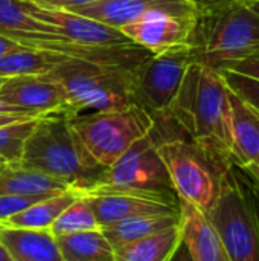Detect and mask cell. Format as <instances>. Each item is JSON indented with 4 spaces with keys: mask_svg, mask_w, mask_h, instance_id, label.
Listing matches in <instances>:
<instances>
[{
    "mask_svg": "<svg viewBox=\"0 0 259 261\" xmlns=\"http://www.w3.org/2000/svg\"><path fill=\"white\" fill-rule=\"evenodd\" d=\"M92 193H127L180 203L168 170L157 153V138L153 128L105 170L98 185L82 194Z\"/></svg>",
    "mask_w": 259,
    "mask_h": 261,
    "instance_id": "obj_6",
    "label": "cell"
},
{
    "mask_svg": "<svg viewBox=\"0 0 259 261\" xmlns=\"http://www.w3.org/2000/svg\"><path fill=\"white\" fill-rule=\"evenodd\" d=\"M56 243L63 261H114V249L101 229L61 236Z\"/></svg>",
    "mask_w": 259,
    "mask_h": 261,
    "instance_id": "obj_22",
    "label": "cell"
},
{
    "mask_svg": "<svg viewBox=\"0 0 259 261\" xmlns=\"http://www.w3.org/2000/svg\"><path fill=\"white\" fill-rule=\"evenodd\" d=\"M0 99L21 109L34 118L67 113L63 89L43 75H21L6 78L0 86Z\"/></svg>",
    "mask_w": 259,
    "mask_h": 261,
    "instance_id": "obj_13",
    "label": "cell"
},
{
    "mask_svg": "<svg viewBox=\"0 0 259 261\" xmlns=\"http://www.w3.org/2000/svg\"><path fill=\"white\" fill-rule=\"evenodd\" d=\"M169 261H192V257H191V254H189L186 245L183 243V240H182V243L177 246L176 252L172 254V257L169 258Z\"/></svg>",
    "mask_w": 259,
    "mask_h": 261,
    "instance_id": "obj_33",
    "label": "cell"
},
{
    "mask_svg": "<svg viewBox=\"0 0 259 261\" xmlns=\"http://www.w3.org/2000/svg\"><path fill=\"white\" fill-rule=\"evenodd\" d=\"M5 81H6V78H0V86H2V84H3Z\"/></svg>",
    "mask_w": 259,
    "mask_h": 261,
    "instance_id": "obj_38",
    "label": "cell"
},
{
    "mask_svg": "<svg viewBox=\"0 0 259 261\" xmlns=\"http://www.w3.org/2000/svg\"><path fill=\"white\" fill-rule=\"evenodd\" d=\"M0 261H12V258L9 257V254H8V251H6V248L3 246L2 242H0Z\"/></svg>",
    "mask_w": 259,
    "mask_h": 261,
    "instance_id": "obj_36",
    "label": "cell"
},
{
    "mask_svg": "<svg viewBox=\"0 0 259 261\" xmlns=\"http://www.w3.org/2000/svg\"><path fill=\"white\" fill-rule=\"evenodd\" d=\"M66 60L67 57L64 55L21 46L0 57V78L41 75L55 69Z\"/></svg>",
    "mask_w": 259,
    "mask_h": 261,
    "instance_id": "obj_23",
    "label": "cell"
},
{
    "mask_svg": "<svg viewBox=\"0 0 259 261\" xmlns=\"http://www.w3.org/2000/svg\"><path fill=\"white\" fill-rule=\"evenodd\" d=\"M217 70L220 72V75L223 76L224 83L231 90H234L237 95H240L244 101H247L259 112V80L226 69Z\"/></svg>",
    "mask_w": 259,
    "mask_h": 261,
    "instance_id": "obj_26",
    "label": "cell"
},
{
    "mask_svg": "<svg viewBox=\"0 0 259 261\" xmlns=\"http://www.w3.org/2000/svg\"><path fill=\"white\" fill-rule=\"evenodd\" d=\"M55 196V194H53ZM50 196H27V197H18V196H0V223L6 220L8 217L26 210L27 206L46 199Z\"/></svg>",
    "mask_w": 259,
    "mask_h": 261,
    "instance_id": "obj_27",
    "label": "cell"
},
{
    "mask_svg": "<svg viewBox=\"0 0 259 261\" xmlns=\"http://www.w3.org/2000/svg\"><path fill=\"white\" fill-rule=\"evenodd\" d=\"M189 2L194 5L197 14L217 11V9H223V8L235 6V5H243V3L259 6V0H189Z\"/></svg>",
    "mask_w": 259,
    "mask_h": 261,
    "instance_id": "obj_29",
    "label": "cell"
},
{
    "mask_svg": "<svg viewBox=\"0 0 259 261\" xmlns=\"http://www.w3.org/2000/svg\"><path fill=\"white\" fill-rule=\"evenodd\" d=\"M41 75L63 89L70 118L81 115L84 110L104 112L134 106L131 69L127 67L67 58Z\"/></svg>",
    "mask_w": 259,
    "mask_h": 261,
    "instance_id": "obj_4",
    "label": "cell"
},
{
    "mask_svg": "<svg viewBox=\"0 0 259 261\" xmlns=\"http://www.w3.org/2000/svg\"><path fill=\"white\" fill-rule=\"evenodd\" d=\"M180 231L192 261H231L208 216L180 200Z\"/></svg>",
    "mask_w": 259,
    "mask_h": 261,
    "instance_id": "obj_16",
    "label": "cell"
},
{
    "mask_svg": "<svg viewBox=\"0 0 259 261\" xmlns=\"http://www.w3.org/2000/svg\"><path fill=\"white\" fill-rule=\"evenodd\" d=\"M72 187L56 177L20 164H6L0 168V196H53Z\"/></svg>",
    "mask_w": 259,
    "mask_h": 261,
    "instance_id": "obj_18",
    "label": "cell"
},
{
    "mask_svg": "<svg viewBox=\"0 0 259 261\" xmlns=\"http://www.w3.org/2000/svg\"><path fill=\"white\" fill-rule=\"evenodd\" d=\"M101 229L96 217L87 202V199L81 194L75 202H72L52 223L49 231L55 237L85 232V231H96Z\"/></svg>",
    "mask_w": 259,
    "mask_h": 261,
    "instance_id": "obj_24",
    "label": "cell"
},
{
    "mask_svg": "<svg viewBox=\"0 0 259 261\" xmlns=\"http://www.w3.org/2000/svg\"><path fill=\"white\" fill-rule=\"evenodd\" d=\"M214 69H226V70H232V72L243 73V75H247V76L259 80V58L232 60V61L221 63Z\"/></svg>",
    "mask_w": 259,
    "mask_h": 261,
    "instance_id": "obj_28",
    "label": "cell"
},
{
    "mask_svg": "<svg viewBox=\"0 0 259 261\" xmlns=\"http://www.w3.org/2000/svg\"><path fill=\"white\" fill-rule=\"evenodd\" d=\"M192 61L189 50L150 54L131 69L134 106L148 115H166L179 93L186 69Z\"/></svg>",
    "mask_w": 259,
    "mask_h": 261,
    "instance_id": "obj_9",
    "label": "cell"
},
{
    "mask_svg": "<svg viewBox=\"0 0 259 261\" xmlns=\"http://www.w3.org/2000/svg\"><path fill=\"white\" fill-rule=\"evenodd\" d=\"M153 119L157 153L168 170L179 200L191 203L208 216L218 200L232 162L212 154L186 136L174 135V122L168 115Z\"/></svg>",
    "mask_w": 259,
    "mask_h": 261,
    "instance_id": "obj_2",
    "label": "cell"
},
{
    "mask_svg": "<svg viewBox=\"0 0 259 261\" xmlns=\"http://www.w3.org/2000/svg\"><path fill=\"white\" fill-rule=\"evenodd\" d=\"M35 5L43 8H52V9H69L75 6H84L90 5L99 0H32Z\"/></svg>",
    "mask_w": 259,
    "mask_h": 261,
    "instance_id": "obj_30",
    "label": "cell"
},
{
    "mask_svg": "<svg viewBox=\"0 0 259 261\" xmlns=\"http://www.w3.org/2000/svg\"><path fill=\"white\" fill-rule=\"evenodd\" d=\"M82 193L70 188L55 196L46 197L26 210L8 217L0 225L9 228H23V229H49L56 217L72 203L75 202Z\"/></svg>",
    "mask_w": 259,
    "mask_h": 261,
    "instance_id": "obj_20",
    "label": "cell"
},
{
    "mask_svg": "<svg viewBox=\"0 0 259 261\" xmlns=\"http://www.w3.org/2000/svg\"><path fill=\"white\" fill-rule=\"evenodd\" d=\"M229 99L232 127L231 162L238 168L247 170L259 165V112L231 89Z\"/></svg>",
    "mask_w": 259,
    "mask_h": 261,
    "instance_id": "obj_15",
    "label": "cell"
},
{
    "mask_svg": "<svg viewBox=\"0 0 259 261\" xmlns=\"http://www.w3.org/2000/svg\"><path fill=\"white\" fill-rule=\"evenodd\" d=\"M66 11L89 17L118 29L153 12L197 15V11L189 0H99L90 5L69 8Z\"/></svg>",
    "mask_w": 259,
    "mask_h": 261,
    "instance_id": "obj_11",
    "label": "cell"
},
{
    "mask_svg": "<svg viewBox=\"0 0 259 261\" xmlns=\"http://www.w3.org/2000/svg\"><path fill=\"white\" fill-rule=\"evenodd\" d=\"M244 171V170H243ZM246 174V184H247V190H249V196L252 199V205H253V211H255V216H256V222H258L259 226V185L244 171Z\"/></svg>",
    "mask_w": 259,
    "mask_h": 261,
    "instance_id": "obj_31",
    "label": "cell"
},
{
    "mask_svg": "<svg viewBox=\"0 0 259 261\" xmlns=\"http://www.w3.org/2000/svg\"><path fill=\"white\" fill-rule=\"evenodd\" d=\"M38 118L23 119L0 125V158L8 164H18L23 154V147L35 127Z\"/></svg>",
    "mask_w": 259,
    "mask_h": 261,
    "instance_id": "obj_25",
    "label": "cell"
},
{
    "mask_svg": "<svg viewBox=\"0 0 259 261\" xmlns=\"http://www.w3.org/2000/svg\"><path fill=\"white\" fill-rule=\"evenodd\" d=\"M18 164L56 177L81 193L98 185L107 170L89 154L72 128L70 116L64 113L37 119Z\"/></svg>",
    "mask_w": 259,
    "mask_h": 261,
    "instance_id": "obj_3",
    "label": "cell"
},
{
    "mask_svg": "<svg viewBox=\"0 0 259 261\" xmlns=\"http://www.w3.org/2000/svg\"><path fill=\"white\" fill-rule=\"evenodd\" d=\"M6 164H8V162H6V161H3V159L0 158V168H2V167H5Z\"/></svg>",
    "mask_w": 259,
    "mask_h": 261,
    "instance_id": "obj_37",
    "label": "cell"
},
{
    "mask_svg": "<svg viewBox=\"0 0 259 261\" xmlns=\"http://www.w3.org/2000/svg\"><path fill=\"white\" fill-rule=\"evenodd\" d=\"M259 6L235 5L197 14L189 54L192 61L212 67L259 47Z\"/></svg>",
    "mask_w": 259,
    "mask_h": 261,
    "instance_id": "obj_5",
    "label": "cell"
},
{
    "mask_svg": "<svg viewBox=\"0 0 259 261\" xmlns=\"http://www.w3.org/2000/svg\"><path fill=\"white\" fill-rule=\"evenodd\" d=\"M23 119H34V118L18 116V115H0V125H6V124L17 122V121H23Z\"/></svg>",
    "mask_w": 259,
    "mask_h": 261,
    "instance_id": "obj_34",
    "label": "cell"
},
{
    "mask_svg": "<svg viewBox=\"0 0 259 261\" xmlns=\"http://www.w3.org/2000/svg\"><path fill=\"white\" fill-rule=\"evenodd\" d=\"M180 223V214H159V216H139L121 220L114 225L101 228V232L105 236L113 249H119L160 231H165L171 226Z\"/></svg>",
    "mask_w": 259,
    "mask_h": 261,
    "instance_id": "obj_19",
    "label": "cell"
},
{
    "mask_svg": "<svg viewBox=\"0 0 259 261\" xmlns=\"http://www.w3.org/2000/svg\"><path fill=\"white\" fill-rule=\"evenodd\" d=\"M70 124L89 154L101 167L108 168L153 128L154 119L143 109L130 106L78 115L70 118Z\"/></svg>",
    "mask_w": 259,
    "mask_h": 261,
    "instance_id": "obj_8",
    "label": "cell"
},
{
    "mask_svg": "<svg viewBox=\"0 0 259 261\" xmlns=\"http://www.w3.org/2000/svg\"><path fill=\"white\" fill-rule=\"evenodd\" d=\"M197 15H171L153 12L121 28L124 35L150 54L189 50Z\"/></svg>",
    "mask_w": 259,
    "mask_h": 261,
    "instance_id": "obj_10",
    "label": "cell"
},
{
    "mask_svg": "<svg viewBox=\"0 0 259 261\" xmlns=\"http://www.w3.org/2000/svg\"><path fill=\"white\" fill-rule=\"evenodd\" d=\"M231 261H259V226L246 174L231 165L217 203L208 214Z\"/></svg>",
    "mask_w": 259,
    "mask_h": 261,
    "instance_id": "obj_7",
    "label": "cell"
},
{
    "mask_svg": "<svg viewBox=\"0 0 259 261\" xmlns=\"http://www.w3.org/2000/svg\"><path fill=\"white\" fill-rule=\"evenodd\" d=\"M166 115L188 139L231 162L229 89L217 69L202 61H191Z\"/></svg>",
    "mask_w": 259,
    "mask_h": 261,
    "instance_id": "obj_1",
    "label": "cell"
},
{
    "mask_svg": "<svg viewBox=\"0 0 259 261\" xmlns=\"http://www.w3.org/2000/svg\"><path fill=\"white\" fill-rule=\"evenodd\" d=\"M182 243L180 223L114 249V261H169Z\"/></svg>",
    "mask_w": 259,
    "mask_h": 261,
    "instance_id": "obj_21",
    "label": "cell"
},
{
    "mask_svg": "<svg viewBox=\"0 0 259 261\" xmlns=\"http://www.w3.org/2000/svg\"><path fill=\"white\" fill-rule=\"evenodd\" d=\"M18 47H21L20 43H17L15 40H12V38L6 37L3 34H0V57L5 55V54H8V52H12V50L18 49Z\"/></svg>",
    "mask_w": 259,
    "mask_h": 261,
    "instance_id": "obj_32",
    "label": "cell"
},
{
    "mask_svg": "<svg viewBox=\"0 0 259 261\" xmlns=\"http://www.w3.org/2000/svg\"><path fill=\"white\" fill-rule=\"evenodd\" d=\"M0 242L12 261H63L56 237L49 229H23L0 225Z\"/></svg>",
    "mask_w": 259,
    "mask_h": 261,
    "instance_id": "obj_17",
    "label": "cell"
},
{
    "mask_svg": "<svg viewBox=\"0 0 259 261\" xmlns=\"http://www.w3.org/2000/svg\"><path fill=\"white\" fill-rule=\"evenodd\" d=\"M241 170H243V168H241ZM244 171H246V173H247V174H249V176H250V177L259 185V165L252 167V168H247V170H244Z\"/></svg>",
    "mask_w": 259,
    "mask_h": 261,
    "instance_id": "obj_35",
    "label": "cell"
},
{
    "mask_svg": "<svg viewBox=\"0 0 259 261\" xmlns=\"http://www.w3.org/2000/svg\"><path fill=\"white\" fill-rule=\"evenodd\" d=\"M23 2L35 18L47 24H52L61 37L73 43L90 44V46H119V44L133 43L118 28L104 24L101 21L92 20L89 17L66 9L43 8L35 5L32 0H23Z\"/></svg>",
    "mask_w": 259,
    "mask_h": 261,
    "instance_id": "obj_12",
    "label": "cell"
},
{
    "mask_svg": "<svg viewBox=\"0 0 259 261\" xmlns=\"http://www.w3.org/2000/svg\"><path fill=\"white\" fill-rule=\"evenodd\" d=\"M99 225V228L114 225L121 220L139 216L180 214V203H169L159 199L142 197L127 193H92L82 194Z\"/></svg>",
    "mask_w": 259,
    "mask_h": 261,
    "instance_id": "obj_14",
    "label": "cell"
}]
</instances>
